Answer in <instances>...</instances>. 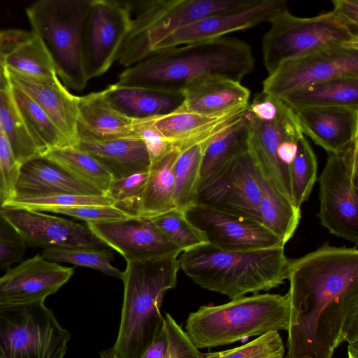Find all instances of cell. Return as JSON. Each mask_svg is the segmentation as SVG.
I'll return each instance as SVG.
<instances>
[{"label":"cell","instance_id":"obj_49","mask_svg":"<svg viewBox=\"0 0 358 358\" xmlns=\"http://www.w3.org/2000/svg\"><path fill=\"white\" fill-rule=\"evenodd\" d=\"M170 348L169 333L165 325L159 331L142 358H166Z\"/></svg>","mask_w":358,"mask_h":358},{"label":"cell","instance_id":"obj_5","mask_svg":"<svg viewBox=\"0 0 358 358\" xmlns=\"http://www.w3.org/2000/svg\"><path fill=\"white\" fill-rule=\"evenodd\" d=\"M289 321L287 294L257 293L200 306L188 315L185 332L197 349L210 348L271 331H287Z\"/></svg>","mask_w":358,"mask_h":358},{"label":"cell","instance_id":"obj_6","mask_svg":"<svg viewBox=\"0 0 358 358\" xmlns=\"http://www.w3.org/2000/svg\"><path fill=\"white\" fill-rule=\"evenodd\" d=\"M257 0H148L129 1L131 24L117 61L128 68L152 54L178 29L213 15L240 10Z\"/></svg>","mask_w":358,"mask_h":358},{"label":"cell","instance_id":"obj_39","mask_svg":"<svg viewBox=\"0 0 358 358\" xmlns=\"http://www.w3.org/2000/svg\"><path fill=\"white\" fill-rule=\"evenodd\" d=\"M41 255L57 263H69L96 269L108 275L120 279L123 274V271L111 264L112 254L106 250L85 248H48L43 250Z\"/></svg>","mask_w":358,"mask_h":358},{"label":"cell","instance_id":"obj_22","mask_svg":"<svg viewBox=\"0 0 358 358\" xmlns=\"http://www.w3.org/2000/svg\"><path fill=\"white\" fill-rule=\"evenodd\" d=\"M182 110L222 117L245 110L250 90L240 82L222 77L200 79L183 91Z\"/></svg>","mask_w":358,"mask_h":358},{"label":"cell","instance_id":"obj_28","mask_svg":"<svg viewBox=\"0 0 358 358\" xmlns=\"http://www.w3.org/2000/svg\"><path fill=\"white\" fill-rule=\"evenodd\" d=\"M109 103L133 120L165 115L176 110L184 101L182 92H171L116 84L102 90Z\"/></svg>","mask_w":358,"mask_h":358},{"label":"cell","instance_id":"obj_11","mask_svg":"<svg viewBox=\"0 0 358 358\" xmlns=\"http://www.w3.org/2000/svg\"><path fill=\"white\" fill-rule=\"evenodd\" d=\"M244 116L249 127L250 150L264 176L292 201L290 165L296 140L303 135L294 110L282 101L273 120H259L246 109Z\"/></svg>","mask_w":358,"mask_h":358},{"label":"cell","instance_id":"obj_48","mask_svg":"<svg viewBox=\"0 0 358 358\" xmlns=\"http://www.w3.org/2000/svg\"><path fill=\"white\" fill-rule=\"evenodd\" d=\"M333 11L348 26L358 31V1L334 0Z\"/></svg>","mask_w":358,"mask_h":358},{"label":"cell","instance_id":"obj_19","mask_svg":"<svg viewBox=\"0 0 358 358\" xmlns=\"http://www.w3.org/2000/svg\"><path fill=\"white\" fill-rule=\"evenodd\" d=\"M286 9L285 0H257L246 8L206 17L178 29L158 43L153 52L223 37L227 34L269 22Z\"/></svg>","mask_w":358,"mask_h":358},{"label":"cell","instance_id":"obj_7","mask_svg":"<svg viewBox=\"0 0 358 358\" xmlns=\"http://www.w3.org/2000/svg\"><path fill=\"white\" fill-rule=\"evenodd\" d=\"M92 0H38L25 9L31 30L41 39L56 73L66 87L87 85L83 62L85 22Z\"/></svg>","mask_w":358,"mask_h":358},{"label":"cell","instance_id":"obj_44","mask_svg":"<svg viewBox=\"0 0 358 358\" xmlns=\"http://www.w3.org/2000/svg\"><path fill=\"white\" fill-rule=\"evenodd\" d=\"M20 166L0 127V207L15 195Z\"/></svg>","mask_w":358,"mask_h":358},{"label":"cell","instance_id":"obj_42","mask_svg":"<svg viewBox=\"0 0 358 358\" xmlns=\"http://www.w3.org/2000/svg\"><path fill=\"white\" fill-rule=\"evenodd\" d=\"M148 171L134 173L121 178L113 179L106 195L114 205L134 215L147 182Z\"/></svg>","mask_w":358,"mask_h":358},{"label":"cell","instance_id":"obj_23","mask_svg":"<svg viewBox=\"0 0 358 358\" xmlns=\"http://www.w3.org/2000/svg\"><path fill=\"white\" fill-rule=\"evenodd\" d=\"M7 75L12 83L42 108L70 145L76 147L78 142V96L71 94L60 80L47 83Z\"/></svg>","mask_w":358,"mask_h":358},{"label":"cell","instance_id":"obj_27","mask_svg":"<svg viewBox=\"0 0 358 358\" xmlns=\"http://www.w3.org/2000/svg\"><path fill=\"white\" fill-rule=\"evenodd\" d=\"M180 108L171 113L152 117L155 128L179 151L210 138L243 113L215 117Z\"/></svg>","mask_w":358,"mask_h":358},{"label":"cell","instance_id":"obj_16","mask_svg":"<svg viewBox=\"0 0 358 358\" xmlns=\"http://www.w3.org/2000/svg\"><path fill=\"white\" fill-rule=\"evenodd\" d=\"M3 215L26 245L48 248H85L105 250L106 245L87 223L21 208H1Z\"/></svg>","mask_w":358,"mask_h":358},{"label":"cell","instance_id":"obj_33","mask_svg":"<svg viewBox=\"0 0 358 358\" xmlns=\"http://www.w3.org/2000/svg\"><path fill=\"white\" fill-rule=\"evenodd\" d=\"M258 214L259 221L285 245L293 236L301 219V209L265 177Z\"/></svg>","mask_w":358,"mask_h":358},{"label":"cell","instance_id":"obj_8","mask_svg":"<svg viewBox=\"0 0 358 358\" xmlns=\"http://www.w3.org/2000/svg\"><path fill=\"white\" fill-rule=\"evenodd\" d=\"M262 39L264 64L268 74L280 64L310 52L336 46L358 48V31L333 10L300 17L287 9L273 17Z\"/></svg>","mask_w":358,"mask_h":358},{"label":"cell","instance_id":"obj_34","mask_svg":"<svg viewBox=\"0 0 358 358\" xmlns=\"http://www.w3.org/2000/svg\"><path fill=\"white\" fill-rule=\"evenodd\" d=\"M42 156L103 194L113 180L110 174L96 159L76 147L50 150Z\"/></svg>","mask_w":358,"mask_h":358},{"label":"cell","instance_id":"obj_31","mask_svg":"<svg viewBox=\"0 0 358 358\" xmlns=\"http://www.w3.org/2000/svg\"><path fill=\"white\" fill-rule=\"evenodd\" d=\"M179 152L173 148L159 161L150 165L134 215L150 217L176 208L173 199L174 165Z\"/></svg>","mask_w":358,"mask_h":358},{"label":"cell","instance_id":"obj_15","mask_svg":"<svg viewBox=\"0 0 358 358\" xmlns=\"http://www.w3.org/2000/svg\"><path fill=\"white\" fill-rule=\"evenodd\" d=\"M185 213L207 243L217 248L241 251L285 247L259 220L250 216L195 203L185 209Z\"/></svg>","mask_w":358,"mask_h":358},{"label":"cell","instance_id":"obj_12","mask_svg":"<svg viewBox=\"0 0 358 358\" xmlns=\"http://www.w3.org/2000/svg\"><path fill=\"white\" fill-rule=\"evenodd\" d=\"M264 178L249 149L200 182L194 203L218 207L259 220L258 209Z\"/></svg>","mask_w":358,"mask_h":358},{"label":"cell","instance_id":"obj_17","mask_svg":"<svg viewBox=\"0 0 358 358\" xmlns=\"http://www.w3.org/2000/svg\"><path fill=\"white\" fill-rule=\"evenodd\" d=\"M87 224L96 237L127 262L178 256L182 252L147 217L134 215L121 220Z\"/></svg>","mask_w":358,"mask_h":358},{"label":"cell","instance_id":"obj_40","mask_svg":"<svg viewBox=\"0 0 358 358\" xmlns=\"http://www.w3.org/2000/svg\"><path fill=\"white\" fill-rule=\"evenodd\" d=\"M79 205H114L106 194H54L14 196L1 208H21L45 213L54 207Z\"/></svg>","mask_w":358,"mask_h":358},{"label":"cell","instance_id":"obj_14","mask_svg":"<svg viewBox=\"0 0 358 358\" xmlns=\"http://www.w3.org/2000/svg\"><path fill=\"white\" fill-rule=\"evenodd\" d=\"M131 24L129 1L92 0L83 38L84 69L88 80L105 73L117 61Z\"/></svg>","mask_w":358,"mask_h":358},{"label":"cell","instance_id":"obj_32","mask_svg":"<svg viewBox=\"0 0 358 358\" xmlns=\"http://www.w3.org/2000/svg\"><path fill=\"white\" fill-rule=\"evenodd\" d=\"M249 149V127L243 112L208 143L202 158L199 182L228 160Z\"/></svg>","mask_w":358,"mask_h":358},{"label":"cell","instance_id":"obj_10","mask_svg":"<svg viewBox=\"0 0 358 358\" xmlns=\"http://www.w3.org/2000/svg\"><path fill=\"white\" fill-rule=\"evenodd\" d=\"M322 226L336 236L358 243V139L344 150L328 153L319 178Z\"/></svg>","mask_w":358,"mask_h":358},{"label":"cell","instance_id":"obj_24","mask_svg":"<svg viewBox=\"0 0 358 358\" xmlns=\"http://www.w3.org/2000/svg\"><path fill=\"white\" fill-rule=\"evenodd\" d=\"M76 148L96 159L113 179L148 171L150 160L137 135L110 140L79 138Z\"/></svg>","mask_w":358,"mask_h":358},{"label":"cell","instance_id":"obj_9","mask_svg":"<svg viewBox=\"0 0 358 358\" xmlns=\"http://www.w3.org/2000/svg\"><path fill=\"white\" fill-rule=\"evenodd\" d=\"M70 338L44 302L0 303V358H64Z\"/></svg>","mask_w":358,"mask_h":358},{"label":"cell","instance_id":"obj_36","mask_svg":"<svg viewBox=\"0 0 358 358\" xmlns=\"http://www.w3.org/2000/svg\"><path fill=\"white\" fill-rule=\"evenodd\" d=\"M213 137L180 151L174 165L173 199L176 208L185 210L194 203L203 152Z\"/></svg>","mask_w":358,"mask_h":358},{"label":"cell","instance_id":"obj_37","mask_svg":"<svg viewBox=\"0 0 358 358\" xmlns=\"http://www.w3.org/2000/svg\"><path fill=\"white\" fill-rule=\"evenodd\" d=\"M317 161L304 135L297 141V150L290 166L292 201L299 209L306 201L317 180Z\"/></svg>","mask_w":358,"mask_h":358},{"label":"cell","instance_id":"obj_43","mask_svg":"<svg viewBox=\"0 0 358 358\" xmlns=\"http://www.w3.org/2000/svg\"><path fill=\"white\" fill-rule=\"evenodd\" d=\"M46 212L62 214L85 221V223H102L129 218L134 215L115 205H79L54 207Z\"/></svg>","mask_w":358,"mask_h":358},{"label":"cell","instance_id":"obj_3","mask_svg":"<svg viewBox=\"0 0 358 358\" xmlns=\"http://www.w3.org/2000/svg\"><path fill=\"white\" fill-rule=\"evenodd\" d=\"M178 260L196 284L231 300L284 284L290 261L284 247L231 251L208 243L182 251Z\"/></svg>","mask_w":358,"mask_h":358},{"label":"cell","instance_id":"obj_1","mask_svg":"<svg viewBox=\"0 0 358 358\" xmlns=\"http://www.w3.org/2000/svg\"><path fill=\"white\" fill-rule=\"evenodd\" d=\"M286 358H333L358 343V250L324 243L289 261Z\"/></svg>","mask_w":358,"mask_h":358},{"label":"cell","instance_id":"obj_50","mask_svg":"<svg viewBox=\"0 0 358 358\" xmlns=\"http://www.w3.org/2000/svg\"><path fill=\"white\" fill-rule=\"evenodd\" d=\"M348 358H358V343L348 344Z\"/></svg>","mask_w":358,"mask_h":358},{"label":"cell","instance_id":"obj_41","mask_svg":"<svg viewBox=\"0 0 358 358\" xmlns=\"http://www.w3.org/2000/svg\"><path fill=\"white\" fill-rule=\"evenodd\" d=\"M203 358H286L278 331H271L243 345L203 354Z\"/></svg>","mask_w":358,"mask_h":358},{"label":"cell","instance_id":"obj_35","mask_svg":"<svg viewBox=\"0 0 358 358\" xmlns=\"http://www.w3.org/2000/svg\"><path fill=\"white\" fill-rule=\"evenodd\" d=\"M10 83L17 108L43 155L50 150L71 147L42 108L22 89Z\"/></svg>","mask_w":358,"mask_h":358},{"label":"cell","instance_id":"obj_4","mask_svg":"<svg viewBox=\"0 0 358 358\" xmlns=\"http://www.w3.org/2000/svg\"><path fill=\"white\" fill-rule=\"evenodd\" d=\"M179 268L177 255L127 262L120 327L111 348L117 357L142 358L164 324L160 308L166 292L176 285Z\"/></svg>","mask_w":358,"mask_h":358},{"label":"cell","instance_id":"obj_47","mask_svg":"<svg viewBox=\"0 0 358 358\" xmlns=\"http://www.w3.org/2000/svg\"><path fill=\"white\" fill-rule=\"evenodd\" d=\"M27 245L3 215L0 207V269L22 259Z\"/></svg>","mask_w":358,"mask_h":358},{"label":"cell","instance_id":"obj_29","mask_svg":"<svg viewBox=\"0 0 358 358\" xmlns=\"http://www.w3.org/2000/svg\"><path fill=\"white\" fill-rule=\"evenodd\" d=\"M0 127L10 144L16 159L21 165L43 155L23 120L12 94L10 81L1 66Z\"/></svg>","mask_w":358,"mask_h":358},{"label":"cell","instance_id":"obj_13","mask_svg":"<svg viewBox=\"0 0 358 358\" xmlns=\"http://www.w3.org/2000/svg\"><path fill=\"white\" fill-rule=\"evenodd\" d=\"M340 77L358 78V48L318 50L280 64L263 81L262 92L276 97Z\"/></svg>","mask_w":358,"mask_h":358},{"label":"cell","instance_id":"obj_20","mask_svg":"<svg viewBox=\"0 0 358 358\" xmlns=\"http://www.w3.org/2000/svg\"><path fill=\"white\" fill-rule=\"evenodd\" d=\"M0 66L10 76L30 80L48 83L59 80L41 39L31 29L0 31Z\"/></svg>","mask_w":358,"mask_h":358},{"label":"cell","instance_id":"obj_30","mask_svg":"<svg viewBox=\"0 0 358 358\" xmlns=\"http://www.w3.org/2000/svg\"><path fill=\"white\" fill-rule=\"evenodd\" d=\"M279 98L292 109L315 106L358 109V78L340 77L327 80Z\"/></svg>","mask_w":358,"mask_h":358},{"label":"cell","instance_id":"obj_25","mask_svg":"<svg viewBox=\"0 0 358 358\" xmlns=\"http://www.w3.org/2000/svg\"><path fill=\"white\" fill-rule=\"evenodd\" d=\"M54 194H103L73 178L44 156L33 158L21 165L14 196Z\"/></svg>","mask_w":358,"mask_h":358},{"label":"cell","instance_id":"obj_21","mask_svg":"<svg viewBox=\"0 0 358 358\" xmlns=\"http://www.w3.org/2000/svg\"><path fill=\"white\" fill-rule=\"evenodd\" d=\"M302 134L327 153H336L358 139V109L338 106L293 109Z\"/></svg>","mask_w":358,"mask_h":358},{"label":"cell","instance_id":"obj_45","mask_svg":"<svg viewBox=\"0 0 358 358\" xmlns=\"http://www.w3.org/2000/svg\"><path fill=\"white\" fill-rule=\"evenodd\" d=\"M170 348L166 358H203V353L197 349L187 337L186 333L169 313L164 317ZM101 358H118L111 348L102 350Z\"/></svg>","mask_w":358,"mask_h":358},{"label":"cell","instance_id":"obj_38","mask_svg":"<svg viewBox=\"0 0 358 358\" xmlns=\"http://www.w3.org/2000/svg\"><path fill=\"white\" fill-rule=\"evenodd\" d=\"M149 218L182 252L207 243L203 233L187 220L183 209L176 208Z\"/></svg>","mask_w":358,"mask_h":358},{"label":"cell","instance_id":"obj_46","mask_svg":"<svg viewBox=\"0 0 358 358\" xmlns=\"http://www.w3.org/2000/svg\"><path fill=\"white\" fill-rule=\"evenodd\" d=\"M133 130L143 141L150 157V165L159 161L175 148L155 128L152 117L134 120Z\"/></svg>","mask_w":358,"mask_h":358},{"label":"cell","instance_id":"obj_2","mask_svg":"<svg viewBox=\"0 0 358 358\" xmlns=\"http://www.w3.org/2000/svg\"><path fill=\"white\" fill-rule=\"evenodd\" d=\"M254 66L252 49L247 43L223 36L156 51L126 68L115 84L183 92L196 81L208 77L241 83Z\"/></svg>","mask_w":358,"mask_h":358},{"label":"cell","instance_id":"obj_18","mask_svg":"<svg viewBox=\"0 0 358 358\" xmlns=\"http://www.w3.org/2000/svg\"><path fill=\"white\" fill-rule=\"evenodd\" d=\"M73 273V268L62 266L36 255L0 276V303L44 302L57 292Z\"/></svg>","mask_w":358,"mask_h":358},{"label":"cell","instance_id":"obj_26","mask_svg":"<svg viewBox=\"0 0 358 358\" xmlns=\"http://www.w3.org/2000/svg\"><path fill=\"white\" fill-rule=\"evenodd\" d=\"M79 138L110 140L136 135L134 120L116 110L102 91L78 96Z\"/></svg>","mask_w":358,"mask_h":358}]
</instances>
